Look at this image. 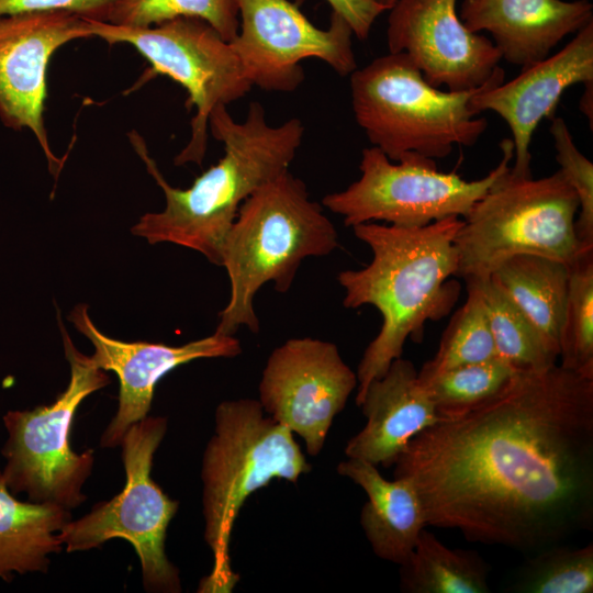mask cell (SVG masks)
<instances>
[{
	"label": "cell",
	"mask_w": 593,
	"mask_h": 593,
	"mask_svg": "<svg viewBox=\"0 0 593 593\" xmlns=\"http://www.w3.org/2000/svg\"><path fill=\"white\" fill-rule=\"evenodd\" d=\"M376 1L387 7L388 9H390L396 2V0H376Z\"/></svg>",
	"instance_id": "836d02e7"
},
{
	"label": "cell",
	"mask_w": 593,
	"mask_h": 593,
	"mask_svg": "<svg viewBox=\"0 0 593 593\" xmlns=\"http://www.w3.org/2000/svg\"><path fill=\"white\" fill-rule=\"evenodd\" d=\"M205 21L231 42L239 27L237 0H114L104 21L127 26H150L175 18Z\"/></svg>",
	"instance_id": "4316f807"
},
{
	"label": "cell",
	"mask_w": 593,
	"mask_h": 593,
	"mask_svg": "<svg viewBox=\"0 0 593 593\" xmlns=\"http://www.w3.org/2000/svg\"><path fill=\"white\" fill-rule=\"evenodd\" d=\"M338 247V233L305 183L289 169L269 180L240 205L221 248L230 300L219 314L215 332L235 335L240 326L259 332L254 299L273 282L290 290L301 262L323 257Z\"/></svg>",
	"instance_id": "277c9868"
},
{
	"label": "cell",
	"mask_w": 593,
	"mask_h": 593,
	"mask_svg": "<svg viewBox=\"0 0 593 593\" xmlns=\"http://www.w3.org/2000/svg\"><path fill=\"white\" fill-rule=\"evenodd\" d=\"M357 384L356 372L334 343L291 338L270 354L258 401L265 413L304 440L309 455L316 456Z\"/></svg>",
	"instance_id": "4fadbf2b"
},
{
	"label": "cell",
	"mask_w": 593,
	"mask_h": 593,
	"mask_svg": "<svg viewBox=\"0 0 593 593\" xmlns=\"http://www.w3.org/2000/svg\"><path fill=\"white\" fill-rule=\"evenodd\" d=\"M167 430V419L146 416L132 424L120 446L125 485L113 499L100 502L57 534L67 552L98 548L113 538L127 540L135 549L147 592L179 593L178 569L165 551L167 527L179 503L169 499L150 477L154 454Z\"/></svg>",
	"instance_id": "30bf717a"
},
{
	"label": "cell",
	"mask_w": 593,
	"mask_h": 593,
	"mask_svg": "<svg viewBox=\"0 0 593 593\" xmlns=\"http://www.w3.org/2000/svg\"><path fill=\"white\" fill-rule=\"evenodd\" d=\"M91 36L87 19L67 10L0 18V118L8 127L34 134L55 175L64 163L52 152L44 125L48 64L63 45Z\"/></svg>",
	"instance_id": "9a60e30c"
},
{
	"label": "cell",
	"mask_w": 593,
	"mask_h": 593,
	"mask_svg": "<svg viewBox=\"0 0 593 593\" xmlns=\"http://www.w3.org/2000/svg\"><path fill=\"white\" fill-rule=\"evenodd\" d=\"M86 19L92 37L130 44L149 63L152 75L167 76L186 89L195 113L189 142L175 164L201 165L212 111L237 101L253 88L232 43L197 18H175L150 26Z\"/></svg>",
	"instance_id": "8fae6325"
},
{
	"label": "cell",
	"mask_w": 593,
	"mask_h": 593,
	"mask_svg": "<svg viewBox=\"0 0 593 593\" xmlns=\"http://www.w3.org/2000/svg\"><path fill=\"white\" fill-rule=\"evenodd\" d=\"M550 134L560 171L579 200L575 232L583 247H593V164L575 146L566 121L553 116Z\"/></svg>",
	"instance_id": "f546056e"
},
{
	"label": "cell",
	"mask_w": 593,
	"mask_h": 593,
	"mask_svg": "<svg viewBox=\"0 0 593 593\" xmlns=\"http://www.w3.org/2000/svg\"><path fill=\"white\" fill-rule=\"evenodd\" d=\"M580 111L588 118L590 121V128L593 126V81L584 83V92L580 98L579 103Z\"/></svg>",
	"instance_id": "d6a6232c"
},
{
	"label": "cell",
	"mask_w": 593,
	"mask_h": 593,
	"mask_svg": "<svg viewBox=\"0 0 593 593\" xmlns=\"http://www.w3.org/2000/svg\"><path fill=\"white\" fill-rule=\"evenodd\" d=\"M511 591L518 593H592L593 544L581 548L550 546L527 560Z\"/></svg>",
	"instance_id": "83f0119b"
},
{
	"label": "cell",
	"mask_w": 593,
	"mask_h": 593,
	"mask_svg": "<svg viewBox=\"0 0 593 593\" xmlns=\"http://www.w3.org/2000/svg\"><path fill=\"white\" fill-rule=\"evenodd\" d=\"M589 81H593V22L553 55L523 67L512 80L475 92L470 107L477 114L493 111L505 121L514 145L511 174L528 177L530 142L539 123L552 118L568 88Z\"/></svg>",
	"instance_id": "e0dca14e"
},
{
	"label": "cell",
	"mask_w": 593,
	"mask_h": 593,
	"mask_svg": "<svg viewBox=\"0 0 593 593\" xmlns=\"http://www.w3.org/2000/svg\"><path fill=\"white\" fill-rule=\"evenodd\" d=\"M393 463L427 526L542 550L593 526V377L519 370L492 396L440 413Z\"/></svg>",
	"instance_id": "6da1fadb"
},
{
	"label": "cell",
	"mask_w": 593,
	"mask_h": 593,
	"mask_svg": "<svg viewBox=\"0 0 593 593\" xmlns=\"http://www.w3.org/2000/svg\"><path fill=\"white\" fill-rule=\"evenodd\" d=\"M473 282L485 303L497 357L516 370H540L557 363L558 357L537 328L491 279Z\"/></svg>",
	"instance_id": "cb8c5ba5"
},
{
	"label": "cell",
	"mask_w": 593,
	"mask_h": 593,
	"mask_svg": "<svg viewBox=\"0 0 593 593\" xmlns=\"http://www.w3.org/2000/svg\"><path fill=\"white\" fill-rule=\"evenodd\" d=\"M355 120L371 146L390 160L406 154L445 158L457 146H473L488 127L471 109L470 91L429 85L403 53L374 58L350 76Z\"/></svg>",
	"instance_id": "8992f818"
},
{
	"label": "cell",
	"mask_w": 593,
	"mask_h": 593,
	"mask_svg": "<svg viewBox=\"0 0 593 593\" xmlns=\"http://www.w3.org/2000/svg\"><path fill=\"white\" fill-rule=\"evenodd\" d=\"M489 567L477 551L451 549L424 528L401 564L405 593H488Z\"/></svg>",
	"instance_id": "603a6c76"
},
{
	"label": "cell",
	"mask_w": 593,
	"mask_h": 593,
	"mask_svg": "<svg viewBox=\"0 0 593 593\" xmlns=\"http://www.w3.org/2000/svg\"><path fill=\"white\" fill-rule=\"evenodd\" d=\"M70 381L47 405L10 411L3 416L9 437L2 448L7 465L3 479L12 494L24 492L30 502L52 503L72 510L86 501L82 486L92 472L93 450L72 451L69 433L79 404L110 383L104 370L72 344L61 321Z\"/></svg>",
	"instance_id": "ba28073f"
},
{
	"label": "cell",
	"mask_w": 593,
	"mask_h": 593,
	"mask_svg": "<svg viewBox=\"0 0 593 593\" xmlns=\"http://www.w3.org/2000/svg\"><path fill=\"white\" fill-rule=\"evenodd\" d=\"M332 12L340 15L350 26L354 36L368 38L373 23L389 9L376 0H326Z\"/></svg>",
	"instance_id": "1f68e13d"
},
{
	"label": "cell",
	"mask_w": 593,
	"mask_h": 593,
	"mask_svg": "<svg viewBox=\"0 0 593 593\" xmlns=\"http://www.w3.org/2000/svg\"><path fill=\"white\" fill-rule=\"evenodd\" d=\"M114 0H0V18L24 12L67 10L86 18L104 21Z\"/></svg>",
	"instance_id": "4dcf8cb0"
},
{
	"label": "cell",
	"mask_w": 593,
	"mask_h": 593,
	"mask_svg": "<svg viewBox=\"0 0 593 593\" xmlns=\"http://www.w3.org/2000/svg\"><path fill=\"white\" fill-rule=\"evenodd\" d=\"M490 279L527 316L548 348L559 357L569 266L542 256L516 255L501 264Z\"/></svg>",
	"instance_id": "7402d4cb"
},
{
	"label": "cell",
	"mask_w": 593,
	"mask_h": 593,
	"mask_svg": "<svg viewBox=\"0 0 593 593\" xmlns=\"http://www.w3.org/2000/svg\"><path fill=\"white\" fill-rule=\"evenodd\" d=\"M458 216L422 227L377 222L353 227L355 236L372 251L361 269H347L337 280L345 291L343 305L376 307L382 324L367 346L357 369L356 404L369 383L382 377L402 357L409 337L423 339L425 324L445 317L458 300V256L454 239L462 225Z\"/></svg>",
	"instance_id": "3957f363"
},
{
	"label": "cell",
	"mask_w": 593,
	"mask_h": 593,
	"mask_svg": "<svg viewBox=\"0 0 593 593\" xmlns=\"http://www.w3.org/2000/svg\"><path fill=\"white\" fill-rule=\"evenodd\" d=\"M69 521L70 511L63 506L16 500L0 472V578L47 572L48 556L63 549L57 534Z\"/></svg>",
	"instance_id": "44dd1931"
},
{
	"label": "cell",
	"mask_w": 593,
	"mask_h": 593,
	"mask_svg": "<svg viewBox=\"0 0 593 593\" xmlns=\"http://www.w3.org/2000/svg\"><path fill=\"white\" fill-rule=\"evenodd\" d=\"M500 148L496 167L469 181L456 172L438 170L433 158L411 153L392 161L370 146L361 153L359 178L344 190L326 194L322 204L350 227L370 222L422 227L450 216L463 219L511 168L512 139H503Z\"/></svg>",
	"instance_id": "9c48e42d"
},
{
	"label": "cell",
	"mask_w": 593,
	"mask_h": 593,
	"mask_svg": "<svg viewBox=\"0 0 593 593\" xmlns=\"http://www.w3.org/2000/svg\"><path fill=\"white\" fill-rule=\"evenodd\" d=\"M457 0H396L388 10L389 53H403L435 88L470 91L504 81L502 55L461 22Z\"/></svg>",
	"instance_id": "5bb4252c"
},
{
	"label": "cell",
	"mask_w": 593,
	"mask_h": 593,
	"mask_svg": "<svg viewBox=\"0 0 593 593\" xmlns=\"http://www.w3.org/2000/svg\"><path fill=\"white\" fill-rule=\"evenodd\" d=\"M459 18L486 31L502 59L521 68L550 55L566 36L593 22L589 0H463Z\"/></svg>",
	"instance_id": "ac0fdd59"
},
{
	"label": "cell",
	"mask_w": 593,
	"mask_h": 593,
	"mask_svg": "<svg viewBox=\"0 0 593 593\" xmlns=\"http://www.w3.org/2000/svg\"><path fill=\"white\" fill-rule=\"evenodd\" d=\"M358 406L367 423L348 440L345 454L387 468L414 436L441 417L415 366L402 357L369 383Z\"/></svg>",
	"instance_id": "d6986e66"
},
{
	"label": "cell",
	"mask_w": 593,
	"mask_h": 593,
	"mask_svg": "<svg viewBox=\"0 0 593 593\" xmlns=\"http://www.w3.org/2000/svg\"><path fill=\"white\" fill-rule=\"evenodd\" d=\"M519 370L500 357L443 371L422 383L439 413L477 404L496 392Z\"/></svg>",
	"instance_id": "f1b7e54d"
},
{
	"label": "cell",
	"mask_w": 593,
	"mask_h": 593,
	"mask_svg": "<svg viewBox=\"0 0 593 593\" xmlns=\"http://www.w3.org/2000/svg\"><path fill=\"white\" fill-rule=\"evenodd\" d=\"M337 471L367 494L360 524L376 556L403 564L427 526L416 489L404 478L384 479L377 466L361 459L348 458L337 466Z\"/></svg>",
	"instance_id": "ffe728a7"
},
{
	"label": "cell",
	"mask_w": 593,
	"mask_h": 593,
	"mask_svg": "<svg viewBox=\"0 0 593 593\" xmlns=\"http://www.w3.org/2000/svg\"><path fill=\"white\" fill-rule=\"evenodd\" d=\"M214 418L201 470L204 538L213 564L198 592L230 593L239 580L231 566L230 541L243 504L272 479L295 483L312 466L293 433L266 415L258 400L223 401Z\"/></svg>",
	"instance_id": "5b68a950"
},
{
	"label": "cell",
	"mask_w": 593,
	"mask_h": 593,
	"mask_svg": "<svg viewBox=\"0 0 593 593\" xmlns=\"http://www.w3.org/2000/svg\"><path fill=\"white\" fill-rule=\"evenodd\" d=\"M68 320L93 345L94 353L88 356L91 363L113 371L120 381L118 411L100 438L102 448L119 446L127 428L147 416L155 387L166 373L195 359L232 358L242 353L235 335L216 332L181 346L114 339L96 327L86 304L76 305Z\"/></svg>",
	"instance_id": "2e32d148"
},
{
	"label": "cell",
	"mask_w": 593,
	"mask_h": 593,
	"mask_svg": "<svg viewBox=\"0 0 593 593\" xmlns=\"http://www.w3.org/2000/svg\"><path fill=\"white\" fill-rule=\"evenodd\" d=\"M558 358L561 367L593 377V248L583 249L569 265Z\"/></svg>",
	"instance_id": "484cf974"
},
{
	"label": "cell",
	"mask_w": 593,
	"mask_h": 593,
	"mask_svg": "<svg viewBox=\"0 0 593 593\" xmlns=\"http://www.w3.org/2000/svg\"><path fill=\"white\" fill-rule=\"evenodd\" d=\"M223 156L187 189L170 186L135 131L130 142L165 194L160 212L144 214L132 233L149 244L172 243L202 254L221 266V248L242 203L258 188L289 169L301 146L304 125L298 118L270 125L261 103L249 104L246 119L235 121L225 105L209 119Z\"/></svg>",
	"instance_id": "7a4b0ae2"
},
{
	"label": "cell",
	"mask_w": 593,
	"mask_h": 593,
	"mask_svg": "<svg viewBox=\"0 0 593 593\" xmlns=\"http://www.w3.org/2000/svg\"><path fill=\"white\" fill-rule=\"evenodd\" d=\"M465 282L467 300L445 328L434 357L418 371L422 383L448 369L497 356L482 293L475 282Z\"/></svg>",
	"instance_id": "d4e9b609"
},
{
	"label": "cell",
	"mask_w": 593,
	"mask_h": 593,
	"mask_svg": "<svg viewBox=\"0 0 593 593\" xmlns=\"http://www.w3.org/2000/svg\"><path fill=\"white\" fill-rule=\"evenodd\" d=\"M579 200L560 170L534 179L511 168L478 200L457 232L456 277L490 279L516 255H537L571 265L586 248L578 239Z\"/></svg>",
	"instance_id": "52a82bcc"
},
{
	"label": "cell",
	"mask_w": 593,
	"mask_h": 593,
	"mask_svg": "<svg viewBox=\"0 0 593 593\" xmlns=\"http://www.w3.org/2000/svg\"><path fill=\"white\" fill-rule=\"evenodd\" d=\"M239 27L231 41L251 83L267 91L293 92L305 79L301 61L316 58L342 77L357 68L354 33L332 12L327 29L315 26L289 0H237Z\"/></svg>",
	"instance_id": "7c38bea8"
}]
</instances>
